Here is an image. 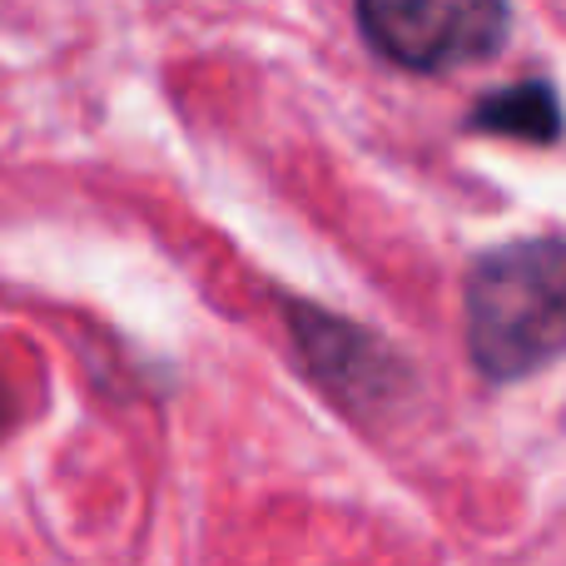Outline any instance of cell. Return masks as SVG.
<instances>
[{"label": "cell", "mask_w": 566, "mask_h": 566, "mask_svg": "<svg viewBox=\"0 0 566 566\" xmlns=\"http://www.w3.org/2000/svg\"><path fill=\"white\" fill-rule=\"evenodd\" d=\"M468 358L488 382H517L566 358V239H507L462 283Z\"/></svg>", "instance_id": "obj_1"}, {"label": "cell", "mask_w": 566, "mask_h": 566, "mask_svg": "<svg viewBox=\"0 0 566 566\" xmlns=\"http://www.w3.org/2000/svg\"><path fill=\"white\" fill-rule=\"evenodd\" d=\"M363 40L388 65L448 75L482 65L507 45V0H358Z\"/></svg>", "instance_id": "obj_2"}, {"label": "cell", "mask_w": 566, "mask_h": 566, "mask_svg": "<svg viewBox=\"0 0 566 566\" xmlns=\"http://www.w3.org/2000/svg\"><path fill=\"white\" fill-rule=\"evenodd\" d=\"M293 333H298V348L308 373L333 392L338 402H373L378 392H392V378H398V363L382 353L378 338H368L363 328L343 318H328V313L313 308H293L289 313Z\"/></svg>", "instance_id": "obj_3"}, {"label": "cell", "mask_w": 566, "mask_h": 566, "mask_svg": "<svg viewBox=\"0 0 566 566\" xmlns=\"http://www.w3.org/2000/svg\"><path fill=\"white\" fill-rule=\"evenodd\" d=\"M468 129H482V135H507V139H532V145H557L562 139V99L557 85L542 75L517 80L507 90H492L472 105Z\"/></svg>", "instance_id": "obj_4"}, {"label": "cell", "mask_w": 566, "mask_h": 566, "mask_svg": "<svg viewBox=\"0 0 566 566\" xmlns=\"http://www.w3.org/2000/svg\"><path fill=\"white\" fill-rule=\"evenodd\" d=\"M10 422V388H6V378H0V428Z\"/></svg>", "instance_id": "obj_5"}]
</instances>
